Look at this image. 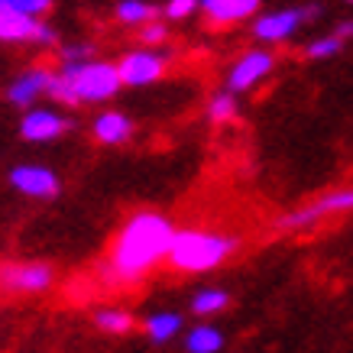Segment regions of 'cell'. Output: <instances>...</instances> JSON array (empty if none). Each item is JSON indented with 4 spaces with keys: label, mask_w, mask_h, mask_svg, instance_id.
Listing matches in <instances>:
<instances>
[{
    "label": "cell",
    "mask_w": 353,
    "mask_h": 353,
    "mask_svg": "<svg viewBox=\"0 0 353 353\" xmlns=\"http://www.w3.org/2000/svg\"><path fill=\"white\" fill-rule=\"evenodd\" d=\"M347 211H353V188H341V192H327V194H321V198H314V201H308L305 208H299V211H292V214L282 217L279 227H282V230H308V227L321 224L324 217L347 214Z\"/></svg>",
    "instance_id": "cell-4"
},
{
    "label": "cell",
    "mask_w": 353,
    "mask_h": 353,
    "mask_svg": "<svg viewBox=\"0 0 353 353\" xmlns=\"http://www.w3.org/2000/svg\"><path fill=\"white\" fill-rule=\"evenodd\" d=\"M130 133H133V123H130L123 114H117V110H108V114H101V117L94 120V137L101 139V143H123V139H130Z\"/></svg>",
    "instance_id": "cell-14"
},
{
    "label": "cell",
    "mask_w": 353,
    "mask_h": 353,
    "mask_svg": "<svg viewBox=\"0 0 353 353\" xmlns=\"http://www.w3.org/2000/svg\"><path fill=\"white\" fill-rule=\"evenodd\" d=\"M185 347H188V353H217L224 347V334L217 331V327H211V324H201V327H194L188 334Z\"/></svg>",
    "instance_id": "cell-16"
},
{
    "label": "cell",
    "mask_w": 353,
    "mask_h": 353,
    "mask_svg": "<svg viewBox=\"0 0 353 353\" xmlns=\"http://www.w3.org/2000/svg\"><path fill=\"white\" fill-rule=\"evenodd\" d=\"M179 331H182V318L175 311H159V314H150V321H146V334L156 343L172 341Z\"/></svg>",
    "instance_id": "cell-15"
},
{
    "label": "cell",
    "mask_w": 353,
    "mask_h": 353,
    "mask_svg": "<svg viewBox=\"0 0 353 353\" xmlns=\"http://www.w3.org/2000/svg\"><path fill=\"white\" fill-rule=\"evenodd\" d=\"M94 321L101 331H108V334H127L133 327V314H127V311H120V308H104V311H97Z\"/></svg>",
    "instance_id": "cell-19"
},
{
    "label": "cell",
    "mask_w": 353,
    "mask_h": 353,
    "mask_svg": "<svg viewBox=\"0 0 353 353\" xmlns=\"http://www.w3.org/2000/svg\"><path fill=\"white\" fill-rule=\"evenodd\" d=\"M49 285H52V266H46V263H3L0 266V292L36 295Z\"/></svg>",
    "instance_id": "cell-5"
},
{
    "label": "cell",
    "mask_w": 353,
    "mask_h": 353,
    "mask_svg": "<svg viewBox=\"0 0 353 353\" xmlns=\"http://www.w3.org/2000/svg\"><path fill=\"white\" fill-rule=\"evenodd\" d=\"M52 0H7L10 10H20V13H30V17H39V13L49 10Z\"/></svg>",
    "instance_id": "cell-25"
},
{
    "label": "cell",
    "mask_w": 353,
    "mask_h": 353,
    "mask_svg": "<svg viewBox=\"0 0 353 353\" xmlns=\"http://www.w3.org/2000/svg\"><path fill=\"white\" fill-rule=\"evenodd\" d=\"M3 7H7V0H0V10H3Z\"/></svg>",
    "instance_id": "cell-28"
},
{
    "label": "cell",
    "mask_w": 353,
    "mask_h": 353,
    "mask_svg": "<svg viewBox=\"0 0 353 353\" xmlns=\"http://www.w3.org/2000/svg\"><path fill=\"white\" fill-rule=\"evenodd\" d=\"M175 227L156 211H139L130 217L120 230L117 243L110 250V259L104 266V279L110 285H130L139 282L146 269H152L162 256H169Z\"/></svg>",
    "instance_id": "cell-1"
},
{
    "label": "cell",
    "mask_w": 353,
    "mask_h": 353,
    "mask_svg": "<svg viewBox=\"0 0 353 353\" xmlns=\"http://www.w3.org/2000/svg\"><path fill=\"white\" fill-rule=\"evenodd\" d=\"M117 17L120 23H130V26H143V23H150L156 17V7L146 3V0H123L117 7Z\"/></svg>",
    "instance_id": "cell-17"
},
{
    "label": "cell",
    "mask_w": 353,
    "mask_h": 353,
    "mask_svg": "<svg viewBox=\"0 0 353 353\" xmlns=\"http://www.w3.org/2000/svg\"><path fill=\"white\" fill-rule=\"evenodd\" d=\"M236 114V101H234V91H224V94H214L211 97V108H208V117L214 123H227L234 120Z\"/></svg>",
    "instance_id": "cell-20"
},
{
    "label": "cell",
    "mask_w": 353,
    "mask_h": 353,
    "mask_svg": "<svg viewBox=\"0 0 353 353\" xmlns=\"http://www.w3.org/2000/svg\"><path fill=\"white\" fill-rule=\"evenodd\" d=\"M49 94L55 97V101H62V104H78L75 91H72V85H68V78L59 72V75H52V81H49Z\"/></svg>",
    "instance_id": "cell-22"
},
{
    "label": "cell",
    "mask_w": 353,
    "mask_h": 353,
    "mask_svg": "<svg viewBox=\"0 0 353 353\" xmlns=\"http://www.w3.org/2000/svg\"><path fill=\"white\" fill-rule=\"evenodd\" d=\"M139 36H143V43H146V46H159V43H165V36H169V30H165L162 23L150 20V23H143V30H139Z\"/></svg>",
    "instance_id": "cell-24"
},
{
    "label": "cell",
    "mask_w": 353,
    "mask_h": 353,
    "mask_svg": "<svg viewBox=\"0 0 353 353\" xmlns=\"http://www.w3.org/2000/svg\"><path fill=\"white\" fill-rule=\"evenodd\" d=\"M343 49V36H324V39H314L308 46V55L311 59H331Z\"/></svg>",
    "instance_id": "cell-21"
},
{
    "label": "cell",
    "mask_w": 353,
    "mask_h": 353,
    "mask_svg": "<svg viewBox=\"0 0 353 353\" xmlns=\"http://www.w3.org/2000/svg\"><path fill=\"white\" fill-rule=\"evenodd\" d=\"M347 3H353V0H347Z\"/></svg>",
    "instance_id": "cell-29"
},
{
    "label": "cell",
    "mask_w": 353,
    "mask_h": 353,
    "mask_svg": "<svg viewBox=\"0 0 353 353\" xmlns=\"http://www.w3.org/2000/svg\"><path fill=\"white\" fill-rule=\"evenodd\" d=\"M49 81H52V72L32 68V72H26V75H20L17 81H13L10 91H7V97H10L17 108H26V104H32L43 91H49Z\"/></svg>",
    "instance_id": "cell-13"
},
{
    "label": "cell",
    "mask_w": 353,
    "mask_h": 353,
    "mask_svg": "<svg viewBox=\"0 0 353 353\" xmlns=\"http://www.w3.org/2000/svg\"><path fill=\"white\" fill-rule=\"evenodd\" d=\"M10 182L23 194H32V198H52L59 192V179L49 169H43V165H20V169H13Z\"/></svg>",
    "instance_id": "cell-8"
},
{
    "label": "cell",
    "mask_w": 353,
    "mask_h": 353,
    "mask_svg": "<svg viewBox=\"0 0 353 353\" xmlns=\"http://www.w3.org/2000/svg\"><path fill=\"white\" fill-rule=\"evenodd\" d=\"M62 75L68 78L78 101H108L123 85L117 65L108 62H65Z\"/></svg>",
    "instance_id": "cell-3"
},
{
    "label": "cell",
    "mask_w": 353,
    "mask_h": 353,
    "mask_svg": "<svg viewBox=\"0 0 353 353\" xmlns=\"http://www.w3.org/2000/svg\"><path fill=\"white\" fill-rule=\"evenodd\" d=\"M236 250V236L208 230H175L169 246V263L182 272H208L221 266Z\"/></svg>",
    "instance_id": "cell-2"
},
{
    "label": "cell",
    "mask_w": 353,
    "mask_h": 353,
    "mask_svg": "<svg viewBox=\"0 0 353 353\" xmlns=\"http://www.w3.org/2000/svg\"><path fill=\"white\" fill-rule=\"evenodd\" d=\"M117 72L123 85H152L165 72V55L156 52V49H137V52L120 59Z\"/></svg>",
    "instance_id": "cell-6"
},
{
    "label": "cell",
    "mask_w": 353,
    "mask_h": 353,
    "mask_svg": "<svg viewBox=\"0 0 353 353\" xmlns=\"http://www.w3.org/2000/svg\"><path fill=\"white\" fill-rule=\"evenodd\" d=\"M272 72V55L263 52V49H256V52H246L240 62L230 68V75H227V91H246V88H253L256 81H263V78Z\"/></svg>",
    "instance_id": "cell-7"
},
{
    "label": "cell",
    "mask_w": 353,
    "mask_h": 353,
    "mask_svg": "<svg viewBox=\"0 0 353 353\" xmlns=\"http://www.w3.org/2000/svg\"><path fill=\"white\" fill-rule=\"evenodd\" d=\"M65 130H68V120L52 114V110H30L20 123V133L32 143H46V139H55L62 137Z\"/></svg>",
    "instance_id": "cell-9"
},
{
    "label": "cell",
    "mask_w": 353,
    "mask_h": 353,
    "mask_svg": "<svg viewBox=\"0 0 353 353\" xmlns=\"http://www.w3.org/2000/svg\"><path fill=\"white\" fill-rule=\"evenodd\" d=\"M85 55H91V46H68L62 52V59L65 62H81Z\"/></svg>",
    "instance_id": "cell-26"
},
{
    "label": "cell",
    "mask_w": 353,
    "mask_h": 353,
    "mask_svg": "<svg viewBox=\"0 0 353 353\" xmlns=\"http://www.w3.org/2000/svg\"><path fill=\"white\" fill-rule=\"evenodd\" d=\"M201 10L211 17V23L227 26V23H240L246 17H253L259 7V0H198Z\"/></svg>",
    "instance_id": "cell-12"
},
{
    "label": "cell",
    "mask_w": 353,
    "mask_h": 353,
    "mask_svg": "<svg viewBox=\"0 0 353 353\" xmlns=\"http://www.w3.org/2000/svg\"><path fill=\"white\" fill-rule=\"evenodd\" d=\"M227 292L224 289H201L192 299V311L194 314H217V311L227 308Z\"/></svg>",
    "instance_id": "cell-18"
},
{
    "label": "cell",
    "mask_w": 353,
    "mask_h": 353,
    "mask_svg": "<svg viewBox=\"0 0 353 353\" xmlns=\"http://www.w3.org/2000/svg\"><path fill=\"white\" fill-rule=\"evenodd\" d=\"M337 36H353V23H343V26H341V32H337Z\"/></svg>",
    "instance_id": "cell-27"
},
{
    "label": "cell",
    "mask_w": 353,
    "mask_h": 353,
    "mask_svg": "<svg viewBox=\"0 0 353 353\" xmlns=\"http://www.w3.org/2000/svg\"><path fill=\"white\" fill-rule=\"evenodd\" d=\"M301 20H305L301 10H279V13H269V17H259L253 32L263 43H282V39H289L292 32L299 30Z\"/></svg>",
    "instance_id": "cell-10"
},
{
    "label": "cell",
    "mask_w": 353,
    "mask_h": 353,
    "mask_svg": "<svg viewBox=\"0 0 353 353\" xmlns=\"http://www.w3.org/2000/svg\"><path fill=\"white\" fill-rule=\"evenodd\" d=\"M194 7H201L198 0H169L165 3V17L169 20H185V17H192Z\"/></svg>",
    "instance_id": "cell-23"
},
{
    "label": "cell",
    "mask_w": 353,
    "mask_h": 353,
    "mask_svg": "<svg viewBox=\"0 0 353 353\" xmlns=\"http://www.w3.org/2000/svg\"><path fill=\"white\" fill-rule=\"evenodd\" d=\"M39 26L43 23H36V17H30V13L10 10V7L0 10V39L3 43H36Z\"/></svg>",
    "instance_id": "cell-11"
}]
</instances>
